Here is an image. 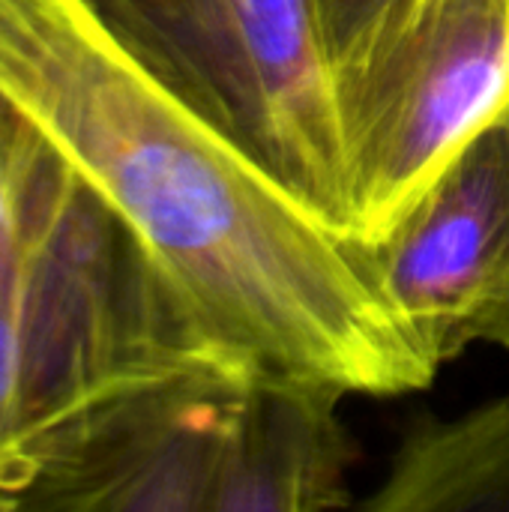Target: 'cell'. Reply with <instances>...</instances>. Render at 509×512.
Listing matches in <instances>:
<instances>
[{"label": "cell", "instance_id": "obj_9", "mask_svg": "<svg viewBox=\"0 0 509 512\" xmlns=\"http://www.w3.org/2000/svg\"><path fill=\"white\" fill-rule=\"evenodd\" d=\"M408 0H312L330 72Z\"/></svg>", "mask_w": 509, "mask_h": 512}, {"label": "cell", "instance_id": "obj_6", "mask_svg": "<svg viewBox=\"0 0 509 512\" xmlns=\"http://www.w3.org/2000/svg\"><path fill=\"white\" fill-rule=\"evenodd\" d=\"M342 387L258 375L234 432L219 512H321L348 507L351 438Z\"/></svg>", "mask_w": 509, "mask_h": 512}, {"label": "cell", "instance_id": "obj_3", "mask_svg": "<svg viewBox=\"0 0 509 512\" xmlns=\"http://www.w3.org/2000/svg\"><path fill=\"white\" fill-rule=\"evenodd\" d=\"M509 99V0H408L333 66L351 240L381 237Z\"/></svg>", "mask_w": 509, "mask_h": 512}, {"label": "cell", "instance_id": "obj_2", "mask_svg": "<svg viewBox=\"0 0 509 512\" xmlns=\"http://www.w3.org/2000/svg\"><path fill=\"white\" fill-rule=\"evenodd\" d=\"M165 93L351 240L333 72L312 0H78Z\"/></svg>", "mask_w": 509, "mask_h": 512}, {"label": "cell", "instance_id": "obj_5", "mask_svg": "<svg viewBox=\"0 0 509 512\" xmlns=\"http://www.w3.org/2000/svg\"><path fill=\"white\" fill-rule=\"evenodd\" d=\"M366 273L441 369L471 345L509 351V99L375 240Z\"/></svg>", "mask_w": 509, "mask_h": 512}, {"label": "cell", "instance_id": "obj_7", "mask_svg": "<svg viewBox=\"0 0 509 512\" xmlns=\"http://www.w3.org/2000/svg\"><path fill=\"white\" fill-rule=\"evenodd\" d=\"M372 512H509V396L414 429Z\"/></svg>", "mask_w": 509, "mask_h": 512}, {"label": "cell", "instance_id": "obj_8", "mask_svg": "<svg viewBox=\"0 0 509 512\" xmlns=\"http://www.w3.org/2000/svg\"><path fill=\"white\" fill-rule=\"evenodd\" d=\"M42 147V132L0 93V297L18 276L21 216Z\"/></svg>", "mask_w": 509, "mask_h": 512}, {"label": "cell", "instance_id": "obj_4", "mask_svg": "<svg viewBox=\"0 0 509 512\" xmlns=\"http://www.w3.org/2000/svg\"><path fill=\"white\" fill-rule=\"evenodd\" d=\"M252 378L201 363L96 399L33 441L12 507L219 512Z\"/></svg>", "mask_w": 509, "mask_h": 512}, {"label": "cell", "instance_id": "obj_1", "mask_svg": "<svg viewBox=\"0 0 509 512\" xmlns=\"http://www.w3.org/2000/svg\"><path fill=\"white\" fill-rule=\"evenodd\" d=\"M0 93L129 225L207 345L366 396L432 384L360 243L165 93L78 0H0Z\"/></svg>", "mask_w": 509, "mask_h": 512}]
</instances>
